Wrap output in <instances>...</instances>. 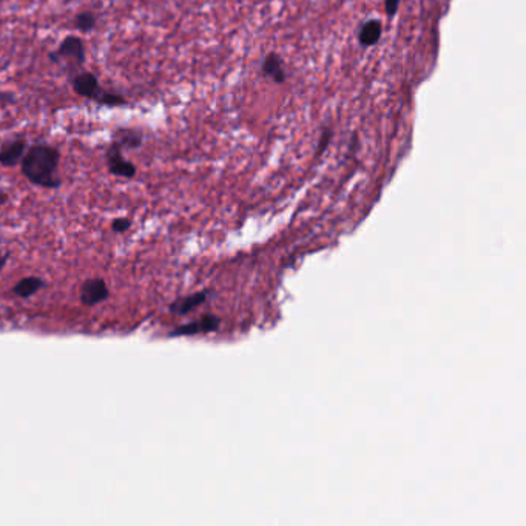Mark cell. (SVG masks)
Returning a JSON list of instances; mask_svg holds the SVG:
<instances>
[{"label":"cell","mask_w":526,"mask_h":526,"mask_svg":"<svg viewBox=\"0 0 526 526\" xmlns=\"http://www.w3.org/2000/svg\"><path fill=\"white\" fill-rule=\"evenodd\" d=\"M60 152L49 144H34L27 148L21 161L22 174L31 184L43 189H59L62 179L58 176Z\"/></svg>","instance_id":"1"},{"label":"cell","mask_w":526,"mask_h":526,"mask_svg":"<svg viewBox=\"0 0 526 526\" xmlns=\"http://www.w3.org/2000/svg\"><path fill=\"white\" fill-rule=\"evenodd\" d=\"M48 59L56 65H62L71 74L85 64V45L79 36L68 34L59 47L48 54Z\"/></svg>","instance_id":"2"},{"label":"cell","mask_w":526,"mask_h":526,"mask_svg":"<svg viewBox=\"0 0 526 526\" xmlns=\"http://www.w3.org/2000/svg\"><path fill=\"white\" fill-rule=\"evenodd\" d=\"M70 84L73 91L78 96L90 99L93 102H99V98L104 93V89L99 84V79L91 71H76L70 76Z\"/></svg>","instance_id":"3"},{"label":"cell","mask_w":526,"mask_h":526,"mask_svg":"<svg viewBox=\"0 0 526 526\" xmlns=\"http://www.w3.org/2000/svg\"><path fill=\"white\" fill-rule=\"evenodd\" d=\"M105 161H106V167H108V172L113 174V176L117 178H125V179H131L136 176V165L133 162H130L124 158L122 155V148L117 142L111 141L108 148H106L105 153Z\"/></svg>","instance_id":"4"},{"label":"cell","mask_w":526,"mask_h":526,"mask_svg":"<svg viewBox=\"0 0 526 526\" xmlns=\"http://www.w3.org/2000/svg\"><path fill=\"white\" fill-rule=\"evenodd\" d=\"M219 324H221V319L218 317L205 315L196 319V321L179 325V328L170 332V336H192L198 334H210V332H215L219 329Z\"/></svg>","instance_id":"5"},{"label":"cell","mask_w":526,"mask_h":526,"mask_svg":"<svg viewBox=\"0 0 526 526\" xmlns=\"http://www.w3.org/2000/svg\"><path fill=\"white\" fill-rule=\"evenodd\" d=\"M28 144L23 137H14V139L6 141L0 147V165L11 168L21 164L25 152H27Z\"/></svg>","instance_id":"6"},{"label":"cell","mask_w":526,"mask_h":526,"mask_svg":"<svg viewBox=\"0 0 526 526\" xmlns=\"http://www.w3.org/2000/svg\"><path fill=\"white\" fill-rule=\"evenodd\" d=\"M108 295V286H106L102 278L85 279L82 289H80V299H82L85 306H96L99 303H104Z\"/></svg>","instance_id":"7"},{"label":"cell","mask_w":526,"mask_h":526,"mask_svg":"<svg viewBox=\"0 0 526 526\" xmlns=\"http://www.w3.org/2000/svg\"><path fill=\"white\" fill-rule=\"evenodd\" d=\"M261 71L267 79L273 80L275 84H284L287 79V71L284 67V60L277 53H271L267 54L264 59H262L261 64Z\"/></svg>","instance_id":"8"},{"label":"cell","mask_w":526,"mask_h":526,"mask_svg":"<svg viewBox=\"0 0 526 526\" xmlns=\"http://www.w3.org/2000/svg\"><path fill=\"white\" fill-rule=\"evenodd\" d=\"M117 142L124 150H137L144 144V133L139 128L133 127H119L113 131V139Z\"/></svg>","instance_id":"9"},{"label":"cell","mask_w":526,"mask_h":526,"mask_svg":"<svg viewBox=\"0 0 526 526\" xmlns=\"http://www.w3.org/2000/svg\"><path fill=\"white\" fill-rule=\"evenodd\" d=\"M381 34H383V25L377 19H371V21L363 23L358 31L360 45L366 48L377 45L381 39Z\"/></svg>","instance_id":"10"},{"label":"cell","mask_w":526,"mask_h":526,"mask_svg":"<svg viewBox=\"0 0 526 526\" xmlns=\"http://www.w3.org/2000/svg\"><path fill=\"white\" fill-rule=\"evenodd\" d=\"M207 298H209V292L193 293V295L184 297V298L178 299V301H174L172 304L170 310L176 315H187V314H190L192 310H195L196 308H199V306L207 301Z\"/></svg>","instance_id":"11"},{"label":"cell","mask_w":526,"mask_h":526,"mask_svg":"<svg viewBox=\"0 0 526 526\" xmlns=\"http://www.w3.org/2000/svg\"><path fill=\"white\" fill-rule=\"evenodd\" d=\"M42 287H43L42 278L27 277V278H22L14 287H12V292H14V295L21 297V298H28V297H33L34 293L39 292Z\"/></svg>","instance_id":"12"},{"label":"cell","mask_w":526,"mask_h":526,"mask_svg":"<svg viewBox=\"0 0 526 526\" xmlns=\"http://www.w3.org/2000/svg\"><path fill=\"white\" fill-rule=\"evenodd\" d=\"M73 25L74 28L80 31V33H91V31H95L96 28L98 19L95 16V12L80 11L79 14H76V17H74Z\"/></svg>","instance_id":"13"},{"label":"cell","mask_w":526,"mask_h":526,"mask_svg":"<svg viewBox=\"0 0 526 526\" xmlns=\"http://www.w3.org/2000/svg\"><path fill=\"white\" fill-rule=\"evenodd\" d=\"M98 105L110 106V108H117V106H125V105H128V101H127V99H125L122 95H119V93L104 90V93L101 95V98H99Z\"/></svg>","instance_id":"14"},{"label":"cell","mask_w":526,"mask_h":526,"mask_svg":"<svg viewBox=\"0 0 526 526\" xmlns=\"http://www.w3.org/2000/svg\"><path fill=\"white\" fill-rule=\"evenodd\" d=\"M130 227L131 221L128 218H117L111 222V229L113 231H116V233H124V231H127Z\"/></svg>","instance_id":"15"},{"label":"cell","mask_w":526,"mask_h":526,"mask_svg":"<svg viewBox=\"0 0 526 526\" xmlns=\"http://www.w3.org/2000/svg\"><path fill=\"white\" fill-rule=\"evenodd\" d=\"M330 139H332V130H330V127H325L323 130L321 137H319V142H318V148H317L318 155H321L324 152L325 147H328V144L330 142Z\"/></svg>","instance_id":"16"},{"label":"cell","mask_w":526,"mask_h":526,"mask_svg":"<svg viewBox=\"0 0 526 526\" xmlns=\"http://www.w3.org/2000/svg\"><path fill=\"white\" fill-rule=\"evenodd\" d=\"M400 2L402 0H385V11L389 17H393L397 14V11L400 8Z\"/></svg>","instance_id":"17"},{"label":"cell","mask_w":526,"mask_h":526,"mask_svg":"<svg viewBox=\"0 0 526 526\" xmlns=\"http://www.w3.org/2000/svg\"><path fill=\"white\" fill-rule=\"evenodd\" d=\"M8 195H6V193L5 192H2V190H0V205H3V204H6V203H8Z\"/></svg>","instance_id":"18"},{"label":"cell","mask_w":526,"mask_h":526,"mask_svg":"<svg viewBox=\"0 0 526 526\" xmlns=\"http://www.w3.org/2000/svg\"><path fill=\"white\" fill-rule=\"evenodd\" d=\"M3 264H5V258L2 256V252H0V268L3 267Z\"/></svg>","instance_id":"19"}]
</instances>
